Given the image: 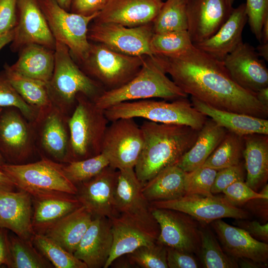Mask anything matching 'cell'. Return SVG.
Masks as SVG:
<instances>
[{"label":"cell","mask_w":268,"mask_h":268,"mask_svg":"<svg viewBox=\"0 0 268 268\" xmlns=\"http://www.w3.org/2000/svg\"><path fill=\"white\" fill-rule=\"evenodd\" d=\"M186 94L217 109L267 119L268 107L231 78L222 62L194 45L175 57L153 55Z\"/></svg>","instance_id":"6da1fadb"},{"label":"cell","mask_w":268,"mask_h":268,"mask_svg":"<svg viewBox=\"0 0 268 268\" xmlns=\"http://www.w3.org/2000/svg\"><path fill=\"white\" fill-rule=\"evenodd\" d=\"M140 128L143 146L134 170L142 185L164 168L175 164L194 145L199 131L185 125L146 120Z\"/></svg>","instance_id":"7a4b0ae2"},{"label":"cell","mask_w":268,"mask_h":268,"mask_svg":"<svg viewBox=\"0 0 268 268\" xmlns=\"http://www.w3.org/2000/svg\"><path fill=\"white\" fill-rule=\"evenodd\" d=\"M47 87L52 105L68 116L74 110L78 94L94 101L105 91L77 66L68 48L56 41L54 71Z\"/></svg>","instance_id":"3957f363"},{"label":"cell","mask_w":268,"mask_h":268,"mask_svg":"<svg viewBox=\"0 0 268 268\" xmlns=\"http://www.w3.org/2000/svg\"><path fill=\"white\" fill-rule=\"evenodd\" d=\"M166 74L153 56H146L139 71L132 79L118 88L104 91L94 102L97 107L105 110L127 101L187 98L188 95Z\"/></svg>","instance_id":"277c9868"},{"label":"cell","mask_w":268,"mask_h":268,"mask_svg":"<svg viewBox=\"0 0 268 268\" xmlns=\"http://www.w3.org/2000/svg\"><path fill=\"white\" fill-rule=\"evenodd\" d=\"M109 121L140 118L156 123L185 125L200 131L208 117L196 110L187 98L168 102L144 99L122 102L104 110Z\"/></svg>","instance_id":"5b68a950"},{"label":"cell","mask_w":268,"mask_h":268,"mask_svg":"<svg viewBox=\"0 0 268 268\" xmlns=\"http://www.w3.org/2000/svg\"><path fill=\"white\" fill-rule=\"evenodd\" d=\"M108 122L104 110L97 107L93 101L82 94L77 95L75 107L68 120L69 162L101 153Z\"/></svg>","instance_id":"8992f818"},{"label":"cell","mask_w":268,"mask_h":268,"mask_svg":"<svg viewBox=\"0 0 268 268\" xmlns=\"http://www.w3.org/2000/svg\"><path fill=\"white\" fill-rule=\"evenodd\" d=\"M0 170L13 181L15 187L32 196L52 193L76 195L77 186L66 176L64 163L45 156L36 162L3 164Z\"/></svg>","instance_id":"52a82bcc"},{"label":"cell","mask_w":268,"mask_h":268,"mask_svg":"<svg viewBox=\"0 0 268 268\" xmlns=\"http://www.w3.org/2000/svg\"><path fill=\"white\" fill-rule=\"evenodd\" d=\"M128 55L98 43H90L81 69L99 82L105 91L118 88L129 82L139 71L145 57Z\"/></svg>","instance_id":"ba28073f"},{"label":"cell","mask_w":268,"mask_h":268,"mask_svg":"<svg viewBox=\"0 0 268 268\" xmlns=\"http://www.w3.org/2000/svg\"><path fill=\"white\" fill-rule=\"evenodd\" d=\"M38 1L55 40L66 45L72 58L81 63L90 47L87 37L90 23L99 12L84 16L66 10L55 0Z\"/></svg>","instance_id":"9c48e42d"},{"label":"cell","mask_w":268,"mask_h":268,"mask_svg":"<svg viewBox=\"0 0 268 268\" xmlns=\"http://www.w3.org/2000/svg\"><path fill=\"white\" fill-rule=\"evenodd\" d=\"M110 220L113 241L104 268L110 267L116 259L122 255L157 242L160 228L151 211L139 214L121 213Z\"/></svg>","instance_id":"30bf717a"},{"label":"cell","mask_w":268,"mask_h":268,"mask_svg":"<svg viewBox=\"0 0 268 268\" xmlns=\"http://www.w3.org/2000/svg\"><path fill=\"white\" fill-rule=\"evenodd\" d=\"M103 137L101 153L111 167L120 170L135 167L143 146L140 126L134 118H122L111 122Z\"/></svg>","instance_id":"8fae6325"},{"label":"cell","mask_w":268,"mask_h":268,"mask_svg":"<svg viewBox=\"0 0 268 268\" xmlns=\"http://www.w3.org/2000/svg\"><path fill=\"white\" fill-rule=\"evenodd\" d=\"M153 34L152 22L129 27L117 23L94 21L89 26L87 37L89 41L103 44L122 54L152 56L150 41Z\"/></svg>","instance_id":"7c38bea8"},{"label":"cell","mask_w":268,"mask_h":268,"mask_svg":"<svg viewBox=\"0 0 268 268\" xmlns=\"http://www.w3.org/2000/svg\"><path fill=\"white\" fill-rule=\"evenodd\" d=\"M37 150L33 125L15 107L0 113V152L10 164H23Z\"/></svg>","instance_id":"4fadbf2b"},{"label":"cell","mask_w":268,"mask_h":268,"mask_svg":"<svg viewBox=\"0 0 268 268\" xmlns=\"http://www.w3.org/2000/svg\"><path fill=\"white\" fill-rule=\"evenodd\" d=\"M150 211L160 228L157 243L166 247L199 256L201 229L203 223L185 213L174 209L150 207Z\"/></svg>","instance_id":"5bb4252c"},{"label":"cell","mask_w":268,"mask_h":268,"mask_svg":"<svg viewBox=\"0 0 268 268\" xmlns=\"http://www.w3.org/2000/svg\"><path fill=\"white\" fill-rule=\"evenodd\" d=\"M150 207L168 208L185 213L200 222L208 224L223 218L249 219L250 213L230 202L225 197L186 194L172 200L149 203Z\"/></svg>","instance_id":"9a60e30c"},{"label":"cell","mask_w":268,"mask_h":268,"mask_svg":"<svg viewBox=\"0 0 268 268\" xmlns=\"http://www.w3.org/2000/svg\"><path fill=\"white\" fill-rule=\"evenodd\" d=\"M68 116L54 106L38 115L32 123L37 149L49 158L62 163L69 162L70 134Z\"/></svg>","instance_id":"2e32d148"},{"label":"cell","mask_w":268,"mask_h":268,"mask_svg":"<svg viewBox=\"0 0 268 268\" xmlns=\"http://www.w3.org/2000/svg\"><path fill=\"white\" fill-rule=\"evenodd\" d=\"M16 8L11 49L15 52L25 45L35 44L55 50L56 40L38 0H17Z\"/></svg>","instance_id":"e0dca14e"},{"label":"cell","mask_w":268,"mask_h":268,"mask_svg":"<svg viewBox=\"0 0 268 268\" xmlns=\"http://www.w3.org/2000/svg\"><path fill=\"white\" fill-rule=\"evenodd\" d=\"M119 170L109 165L97 175L77 185L76 197L93 217L111 218L119 214L115 193Z\"/></svg>","instance_id":"ac0fdd59"},{"label":"cell","mask_w":268,"mask_h":268,"mask_svg":"<svg viewBox=\"0 0 268 268\" xmlns=\"http://www.w3.org/2000/svg\"><path fill=\"white\" fill-rule=\"evenodd\" d=\"M231 78L240 87L256 93L268 86V69L255 48L242 42L222 61Z\"/></svg>","instance_id":"d6986e66"},{"label":"cell","mask_w":268,"mask_h":268,"mask_svg":"<svg viewBox=\"0 0 268 268\" xmlns=\"http://www.w3.org/2000/svg\"><path fill=\"white\" fill-rule=\"evenodd\" d=\"M233 8L228 6L225 0H188L187 31L193 45L214 35Z\"/></svg>","instance_id":"ffe728a7"},{"label":"cell","mask_w":268,"mask_h":268,"mask_svg":"<svg viewBox=\"0 0 268 268\" xmlns=\"http://www.w3.org/2000/svg\"><path fill=\"white\" fill-rule=\"evenodd\" d=\"M33 200L28 192L0 190V228L32 241L35 232L32 223Z\"/></svg>","instance_id":"44dd1931"},{"label":"cell","mask_w":268,"mask_h":268,"mask_svg":"<svg viewBox=\"0 0 268 268\" xmlns=\"http://www.w3.org/2000/svg\"><path fill=\"white\" fill-rule=\"evenodd\" d=\"M163 0H108L93 21L114 23L129 27L152 23Z\"/></svg>","instance_id":"7402d4cb"},{"label":"cell","mask_w":268,"mask_h":268,"mask_svg":"<svg viewBox=\"0 0 268 268\" xmlns=\"http://www.w3.org/2000/svg\"><path fill=\"white\" fill-rule=\"evenodd\" d=\"M224 251L236 259H247L268 264V244L251 236L238 227L229 225L221 219L210 223Z\"/></svg>","instance_id":"603a6c76"},{"label":"cell","mask_w":268,"mask_h":268,"mask_svg":"<svg viewBox=\"0 0 268 268\" xmlns=\"http://www.w3.org/2000/svg\"><path fill=\"white\" fill-rule=\"evenodd\" d=\"M113 241L110 219L93 217L73 255L87 268H104L111 253Z\"/></svg>","instance_id":"cb8c5ba5"},{"label":"cell","mask_w":268,"mask_h":268,"mask_svg":"<svg viewBox=\"0 0 268 268\" xmlns=\"http://www.w3.org/2000/svg\"><path fill=\"white\" fill-rule=\"evenodd\" d=\"M247 22L245 3H242L233 8L228 18L214 35L194 46L222 62L243 42L242 32Z\"/></svg>","instance_id":"d4e9b609"},{"label":"cell","mask_w":268,"mask_h":268,"mask_svg":"<svg viewBox=\"0 0 268 268\" xmlns=\"http://www.w3.org/2000/svg\"><path fill=\"white\" fill-rule=\"evenodd\" d=\"M32 197V223L35 232L38 233H43L53 223L81 206L75 195L63 193Z\"/></svg>","instance_id":"484cf974"},{"label":"cell","mask_w":268,"mask_h":268,"mask_svg":"<svg viewBox=\"0 0 268 268\" xmlns=\"http://www.w3.org/2000/svg\"><path fill=\"white\" fill-rule=\"evenodd\" d=\"M193 107L227 131L241 136L253 134H268V120L245 114L213 108L191 97Z\"/></svg>","instance_id":"4316f807"},{"label":"cell","mask_w":268,"mask_h":268,"mask_svg":"<svg viewBox=\"0 0 268 268\" xmlns=\"http://www.w3.org/2000/svg\"><path fill=\"white\" fill-rule=\"evenodd\" d=\"M243 137L245 182L258 192L267 184L268 179V134H253Z\"/></svg>","instance_id":"83f0119b"},{"label":"cell","mask_w":268,"mask_h":268,"mask_svg":"<svg viewBox=\"0 0 268 268\" xmlns=\"http://www.w3.org/2000/svg\"><path fill=\"white\" fill-rule=\"evenodd\" d=\"M93 218L92 214L81 205L53 223L42 234L73 254Z\"/></svg>","instance_id":"f1b7e54d"},{"label":"cell","mask_w":268,"mask_h":268,"mask_svg":"<svg viewBox=\"0 0 268 268\" xmlns=\"http://www.w3.org/2000/svg\"><path fill=\"white\" fill-rule=\"evenodd\" d=\"M19 58L9 66L13 71L23 76L48 83L52 78L55 66V50L31 44L20 50Z\"/></svg>","instance_id":"f546056e"},{"label":"cell","mask_w":268,"mask_h":268,"mask_svg":"<svg viewBox=\"0 0 268 268\" xmlns=\"http://www.w3.org/2000/svg\"><path fill=\"white\" fill-rule=\"evenodd\" d=\"M227 131L211 119H208L199 131L194 145L175 164L186 172L204 164L223 139Z\"/></svg>","instance_id":"4dcf8cb0"},{"label":"cell","mask_w":268,"mask_h":268,"mask_svg":"<svg viewBox=\"0 0 268 268\" xmlns=\"http://www.w3.org/2000/svg\"><path fill=\"white\" fill-rule=\"evenodd\" d=\"M186 174L175 164L164 168L142 185L144 197L150 203L175 200L184 196L186 194Z\"/></svg>","instance_id":"1f68e13d"},{"label":"cell","mask_w":268,"mask_h":268,"mask_svg":"<svg viewBox=\"0 0 268 268\" xmlns=\"http://www.w3.org/2000/svg\"><path fill=\"white\" fill-rule=\"evenodd\" d=\"M142 185L134 168L119 170L115 193L116 209L119 213H144L150 211L149 203L142 192Z\"/></svg>","instance_id":"d6a6232c"},{"label":"cell","mask_w":268,"mask_h":268,"mask_svg":"<svg viewBox=\"0 0 268 268\" xmlns=\"http://www.w3.org/2000/svg\"><path fill=\"white\" fill-rule=\"evenodd\" d=\"M5 265L9 268H51L54 266L35 247L32 241L7 234Z\"/></svg>","instance_id":"836d02e7"},{"label":"cell","mask_w":268,"mask_h":268,"mask_svg":"<svg viewBox=\"0 0 268 268\" xmlns=\"http://www.w3.org/2000/svg\"><path fill=\"white\" fill-rule=\"evenodd\" d=\"M4 68V73L12 86L38 115L52 107L46 83L20 75L11 70L7 64Z\"/></svg>","instance_id":"e575fe53"},{"label":"cell","mask_w":268,"mask_h":268,"mask_svg":"<svg viewBox=\"0 0 268 268\" xmlns=\"http://www.w3.org/2000/svg\"><path fill=\"white\" fill-rule=\"evenodd\" d=\"M244 148L243 136L227 131L202 166L218 170L237 165L242 162Z\"/></svg>","instance_id":"d590c367"},{"label":"cell","mask_w":268,"mask_h":268,"mask_svg":"<svg viewBox=\"0 0 268 268\" xmlns=\"http://www.w3.org/2000/svg\"><path fill=\"white\" fill-rule=\"evenodd\" d=\"M203 223L201 229L199 257L203 268H237V260L227 255L221 247L213 232Z\"/></svg>","instance_id":"8d00e7d4"},{"label":"cell","mask_w":268,"mask_h":268,"mask_svg":"<svg viewBox=\"0 0 268 268\" xmlns=\"http://www.w3.org/2000/svg\"><path fill=\"white\" fill-rule=\"evenodd\" d=\"M187 0H166L152 22L154 33L187 30Z\"/></svg>","instance_id":"74e56055"},{"label":"cell","mask_w":268,"mask_h":268,"mask_svg":"<svg viewBox=\"0 0 268 268\" xmlns=\"http://www.w3.org/2000/svg\"><path fill=\"white\" fill-rule=\"evenodd\" d=\"M32 243L56 268H87L86 265L44 234L35 233Z\"/></svg>","instance_id":"f35d334b"},{"label":"cell","mask_w":268,"mask_h":268,"mask_svg":"<svg viewBox=\"0 0 268 268\" xmlns=\"http://www.w3.org/2000/svg\"><path fill=\"white\" fill-rule=\"evenodd\" d=\"M193 45L187 30L154 33L150 41L153 55L178 56Z\"/></svg>","instance_id":"ab89813d"},{"label":"cell","mask_w":268,"mask_h":268,"mask_svg":"<svg viewBox=\"0 0 268 268\" xmlns=\"http://www.w3.org/2000/svg\"><path fill=\"white\" fill-rule=\"evenodd\" d=\"M102 153L86 159L64 163V170L68 179L76 186L89 180L109 166Z\"/></svg>","instance_id":"60d3db41"},{"label":"cell","mask_w":268,"mask_h":268,"mask_svg":"<svg viewBox=\"0 0 268 268\" xmlns=\"http://www.w3.org/2000/svg\"><path fill=\"white\" fill-rule=\"evenodd\" d=\"M126 255L133 267L168 268L166 247L157 242L141 246Z\"/></svg>","instance_id":"b9f144b4"},{"label":"cell","mask_w":268,"mask_h":268,"mask_svg":"<svg viewBox=\"0 0 268 268\" xmlns=\"http://www.w3.org/2000/svg\"><path fill=\"white\" fill-rule=\"evenodd\" d=\"M0 107H15L31 123H34L38 116V112L22 98L4 73L0 74Z\"/></svg>","instance_id":"7bdbcfd3"},{"label":"cell","mask_w":268,"mask_h":268,"mask_svg":"<svg viewBox=\"0 0 268 268\" xmlns=\"http://www.w3.org/2000/svg\"><path fill=\"white\" fill-rule=\"evenodd\" d=\"M217 170L201 166L186 172L185 190L186 194H200L211 196V188Z\"/></svg>","instance_id":"ee69618b"},{"label":"cell","mask_w":268,"mask_h":268,"mask_svg":"<svg viewBox=\"0 0 268 268\" xmlns=\"http://www.w3.org/2000/svg\"><path fill=\"white\" fill-rule=\"evenodd\" d=\"M245 8L251 30L260 43L263 24L268 16V0H246Z\"/></svg>","instance_id":"f6af8a7d"},{"label":"cell","mask_w":268,"mask_h":268,"mask_svg":"<svg viewBox=\"0 0 268 268\" xmlns=\"http://www.w3.org/2000/svg\"><path fill=\"white\" fill-rule=\"evenodd\" d=\"M246 170L244 163L217 170L211 192L212 194L222 193L227 187L238 181H244Z\"/></svg>","instance_id":"bcb514c9"},{"label":"cell","mask_w":268,"mask_h":268,"mask_svg":"<svg viewBox=\"0 0 268 268\" xmlns=\"http://www.w3.org/2000/svg\"><path fill=\"white\" fill-rule=\"evenodd\" d=\"M222 193L225 198L235 206L243 205L257 198H268V196L253 190L244 181L234 182L225 189Z\"/></svg>","instance_id":"7dc6e473"},{"label":"cell","mask_w":268,"mask_h":268,"mask_svg":"<svg viewBox=\"0 0 268 268\" xmlns=\"http://www.w3.org/2000/svg\"><path fill=\"white\" fill-rule=\"evenodd\" d=\"M17 0H0V37L13 30L17 21Z\"/></svg>","instance_id":"c3c4849f"},{"label":"cell","mask_w":268,"mask_h":268,"mask_svg":"<svg viewBox=\"0 0 268 268\" xmlns=\"http://www.w3.org/2000/svg\"><path fill=\"white\" fill-rule=\"evenodd\" d=\"M167 261L169 268H197L200 264L194 254L166 247Z\"/></svg>","instance_id":"681fc988"},{"label":"cell","mask_w":268,"mask_h":268,"mask_svg":"<svg viewBox=\"0 0 268 268\" xmlns=\"http://www.w3.org/2000/svg\"><path fill=\"white\" fill-rule=\"evenodd\" d=\"M108 0H71L69 12L90 16L99 12Z\"/></svg>","instance_id":"f907efd6"},{"label":"cell","mask_w":268,"mask_h":268,"mask_svg":"<svg viewBox=\"0 0 268 268\" xmlns=\"http://www.w3.org/2000/svg\"><path fill=\"white\" fill-rule=\"evenodd\" d=\"M237 227L247 231L255 239L265 243L268 242V223L261 224L256 220L236 219L233 223Z\"/></svg>","instance_id":"816d5d0a"},{"label":"cell","mask_w":268,"mask_h":268,"mask_svg":"<svg viewBox=\"0 0 268 268\" xmlns=\"http://www.w3.org/2000/svg\"><path fill=\"white\" fill-rule=\"evenodd\" d=\"M246 207L258 217L267 221L268 218V198H257L245 203Z\"/></svg>","instance_id":"f5cc1de1"},{"label":"cell","mask_w":268,"mask_h":268,"mask_svg":"<svg viewBox=\"0 0 268 268\" xmlns=\"http://www.w3.org/2000/svg\"><path fill=\"white\" fill-rule=\"evenodd\" d=\"M7 231L0 228V266L5 265L7 257Z\"/></svg>","instance_id":"db71d44e"},{"label":"cell","mask_w":268,"mask_h":268,"mask_svg":"<svg viewBox=\"0 0 268 268\" xmlns=\"http://www.w3.org/2000/svg\"><path fill=\"white\" fill-rule=\"evenodd\" d=\"M16 188L11 179L0 170V190L13 191Z\"/></svg>","instance_id":"11a10c76"},{"label":"cell","mask_w":268,"mask_h":268,"mask_svg":"<svg viewBox=\"0 0 268 268\" xmlns=\"http://www.w3.org/2000/svg\"><path fill=\"white\" fill-rule=\"evenodd\" d=\"M237 262L239 267L246 268H266L268 264L262 263L247 259H238Z\"/></svg>","instance_id":"9f6ffc18"},{"label":"cell","mask_w":268,"mask_h":268,"mask_svg":"<svg viewBox=\"0 0 268 268\" xmlns=\"http://www.w3.org/2000/svg\"><path fill=\"white\" fill-rule=\"evenodd\" d=\"M256 94L259 102L268 107V86L261 89L256 93Z\"/></svg>","instance_id":"6f0895ef"},{"label":"cell","mask_w":268,"mask_h":268,"mask_svg":"<svg viewBox=\"0 0 268 268\" xmlns=\"http://www.w3.org/2000/svg\"><path fill=\"white\" fill-rule=\"evenodd\" d=\"M255 49L259 57H262L265 61H268V43H260Z\"/></svg>","instance_id":"680465c9"},{"label":"cell","mask_w":268,"mask_h":268,"mask_svg":"<svg viewBox=\"0 0 268 268\" xmlns=\"http://www.w3.org/2000/svg\"><path fill=\"white\" fill-rule=\"evenodd\" d=\"M13 38V29L0 37V50L6 45L11 42Z\"/></svg>","instance_id":"91938a15"},{"label":"cell","mask_w":268,"mask_h":268,"mask_svg":"<svg viewBox=\"0 0 268 268\" xmlns=\"http://www.w3.org/2000/svg\"><path fill=\"white\" fill-rule=\"evenodd\" d=\"M260 43H268V16L265 19L263 24Z\"/></svg>","instance_id":"94428289"},{"label":"cell","mask_w":268,"mask_h":268,"mask_svg":"<svg viewBox=\"0 0 268 268\" xmlns=\"http://www.w3.org/2000/svg\"><path fill=\"white\" fill-rule=\"evenodd\" d=\"M63 8L67 11H70L71 0H55Z\"/></svg>","instance_id":"6125c7cd"},{"label":"cell","mask_w":268,"mask_h":268,"mask_svg":"<svg viewBox=\"0 0 268 268\" xmlns=\"http://www.w3.org/2000/svg\"><path fill=\"white\" fill-rule=\"evenodd\" d=\"M3 108L0 107V113H1V111L2 110ZM4 158H3L2 155L1 154L0 152V170L2 166V165L4 164Z\"/></svg>","instance_id":"be15d7a7"},{"label":"cell","mask_w":268,"mask_h":268,"mask_svg":"<svg viewBox=\"0 0 268 268\" xmlns=\"http://www.w3.org/2000/svg\"><path fill=\"white\" fill-rule=\"evenodd\" d=\"M225 1L226 2L227 4L229 7L233 8L232 4L234 1V0H225Z\"/></svg>","instance_id":"e7e4bbea"},{"label":"cell","mask_w":268,"mask_h":268,"mask_svg":"<svg viewBox=\"0 0 268 268\" xmlns=\"http://www.w3.org/2000/svg\"></svg>","instance_id":"03108f58"}]
</instances>
